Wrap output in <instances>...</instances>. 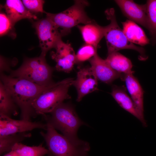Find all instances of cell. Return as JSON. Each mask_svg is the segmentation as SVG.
I'll use <instances>...</instances> for the list:
<instances>
[{"label":"cell","instance_id":"obj_16","mask_svg":"<svg viewBox=\"0 0 156 156\" xmlns=\"http://www.w3.org/2000/svg\"><path fill=\"white\" fill-rule=\"evenodd\" d=\"M121 23L123 31L130 42L141 46L150 43V40L144 31L136 23L129 20Z\"/></svg>","mask_w":156,"mask_h":156},{"label":"cell","instance_id":"obj_14","mask_svg":"<svg viewBox=\"0 0 156 156\" xmlns=\"http://www.w3.org/2000/svg\"><path fill=\"white\" fill-rule=\"evenodd\" d=\"M90 66L98 81L107 84L120 78L122 74L113 70L97 53L90 60Z\"/></svg>","mask_w":156,"mask_h":156},{"label":"cell","instance_id":"obj_20","mask_svg":"<svg viewBox=\"0 0 156 156\" xmlns=\"http://www.w3.org/2000/svg\"><path fill=\"white\" fill-rule=\"evenodd\" d=\"M19 107L2 82H0V116L11 117L18 113Z\"/></svg>","mask_w":156,"mask_h":156},{"label":"cell","instance_id":"obj_25","mask_svg":"<svg viewBox=\"0 0 156 156\" xmlns=\"http://www.w3.org/2000/svg\"><path fill=\"white\" fill-rule=\"evenodd\" d=\"M22 2L28 10L35 12H46L43 9L44 1L41 0H23Z\"/></svg>","mask_w":156,"mask_h":156},{"label":"cell","instance_id":"obj_8","mask_svg":"<svg viewBox=\"0 0 156 156\" xmlns=\"http://www.w3.org/2000/svg\"><path fill=\"white\" fill-rule=\"evenodd\" d=\"M34 26L39 39L41 55L45 56L49 50L54 47L62 36L55 24L47 17L36 22Z\"/></svg>","mask_w":156,"mask_h":156},{"label":"cell","instance_id":"obj_7","mask_svg":"<svg viewBox=\"0 0 156 156\" xmlns=\"http://www.w3.org/2000/svg\"><path fill=\"white\" fill-rule=\"evenodd\" d=\"M47 132H41L51 156H88L89 144L78 146L70 142L64 135L59 133L53 127L47 122Z\"/></svg>","mask_w":156,"mask_h":156},{"label":"cell","instance_id":"obj_4","mask_svg":"<svg viewBox=\"0 0 156 156\" xmlns=\"http://www.w3.org/2000/svg\"><path fill=\"white\" fill-rule=\"evenodd\" d=\"M74 80L72 78H68L55 82L39 95L32 104L35 116L50 113L64 100L70 98L68 91Z\"/></svg>","mask_w":156,"mask_h":156},{"label":"cell","instance_id":"obj_9","mask_svg":"<svg viewBox=\"0 0 156 156\" xmlns=\"http://www.w3.org/2000/svg\"><path fill=\"white\" fill-rule=\"evenodd\" d=\"M51 51V57L56 62L55 69L60 71L69 73L76 63V54L71 44L60 39Z\"/></svg>","mask_w":156,"mask_h":156},{"label":"cell","instance_id":"obj_3","mask_svg":"<svg viewBox=\"0 0 156 156\" xmlns=\"http://www.w3.org/2000/svg\"><path fill=\"white\" fill-rule=\"evenodd\" d=\"M45 56L25 59L21 65L12 70L9 75L13 77L25 79L43 86H50L55 82L52 80L54 69L47 63Z\"/></svg>","mask_w":156,"mask_h":156},{"label":"cell","instance_id":"obj_12","mask_svg":"<svg viewBox=\"0 0 156 156\" xmlns=\"http://www.w3.org/2000/svg\"><path fill=\"white\" fill-rule=\"evenodd\" d=\"M120 79L125 83L127 90L141 118V122L144 127H146L144 114V92L139 81L133 74H122Z\"/></svg>","mask_w":156,"mask_h":156},{"label":"cell","instance_id":"obj_11","mask_svg":"<svg viewBox=\"0 0 156 156\" xmlns=\"http://www.w3.org/2000/svg\"><path fill=\"white\" fill-rule=\"evenodd\" d=\"M73 85L77 93V100L80 101L86 95L98 90V80L90 67H79Z\"/></svg>","mask_w":156,"mask_h":156},{"label":"cell","instance_id":"obj_19","mask_svg":"<svg viewBox=\"0 0 156 156\" xmlns=\"http://www.w3.org/2000/svg\"><path fill=\"white\" fill-rule=\"evenodd\" d=\"M105 60L107 64L117 72L124 74H133L131 60L118 52L108 54Z\"/></svg>","mask_w":156,"mask_h":156},{"label":"cell","instance_id":"obj_10","mask_svg":"<svg viewBox=\"0 0 156 156\" xmlns=\"http://www.w3.org/2000/svg\"><path fill=\"white\" fill-rule=\"evenodd\" d=\"M47 124L23 119L16 120L0 116V136L27 132L36 129L46 130Z\"/></svg>","mask_w":156,"mask_h":156},{"label":"cell","instance_id":"obj_27","mask_svg":"<svg viewBox=\"0 0 156 156\" xmlns=\"http://www.w3.org/2000/svg\"><path fill=\"white\" fill-rule=\"evenodd\" d=\"M3 156H18L14 151H11Z\"/></svg>","mask_w":156,"mask_h":156},{"label":"cell","instance_id":"obj_15","mask_svg":"<svg viewBox=\"0 0 156 156\" xmlns=\"http://www.w3.org/2000/svg\"><path fill=\"white\" fill-rule=\"evenodd\" d=\"M7 15L14 25L24 18L36 19L37 17L27 9L19 0H7L4 5Z\"/></svg>","mask_w":156,"mask_h":156},{"label":"cell","instance_id":"obj_18","mask_svg":"<svg viewBox=\"0 0 156 156\" xmlns=\"http://www.w3.org/2000/svg\"><path fill=\"white\" fill-rule=\"evenodd\" d=\"M111 94L118 105L141 122V118L134 103L127 93L124 87L114 85L112 86Z\"/></svg>","mask_w":156,"mask_h":156},{"label":"cell","instance_id":"obj_26","mask_svg":"<svg viewBox=\"0 0 156 156\" xmlns=\"http://www.w3.org/2000/svg\"><path fill=\"white\" fill-rule=\"evenodd\" d=\"M14 25L7 15L3 13L0 14V34L1 36L7 34Z\"/></svg>","mask_w":156,"mask_h":156},{"label":"cell","instance_id":"obj_6","mask_svg":"<svg viewBox=\"0 0 156 156\" xmlns=\"http://www.w3.org/2000/svg\"><path fill=\"white\" fill-rule=\"evenodd\" d=\"M89 3L86 0H75L73 5L61 12H46L47 17L55 24L62 36L69 34L71 29L79 24H87L95 21L90 18L85 11Z\"/></svg>","mask_w":156,"mask_h":156},{"label":"cell","instance_id":"obj_1","mask_svg":"<svg viewBox=\"0 0 156 156\" xmlns=\"http://www.w3.org/2000/svg\"><path fill=\"white\" fill-rule=\"evenodd\" d=\"M1 81L11 95L21 110V119L30 120L35 117L32 104L41 93L50 88L53 84L43 86L27 79L13 77L4 73H0Z\"/></svg>","mask_w":156,"mask_h":156},{"label":"cell","instance_id":"obj_21","mask_svg":"<svg viewBox=\"0 0 156 156\" xmlns=\"http://www.w3.org/2000/svg\"><path fill=\"white\" fill-rule=\"evenodd\" d=\"M11 151L15 152L18 156H44L46 155L51 156L49 150L42 144L30 146L20 142L16 144Z\"/></svg>","mask_w":156,"mask_h":156},{"label":"cell","instance_id":"obj_17","mask_svg":"<svg viewBox=\"0 0 156 156\" xmlns=\"http://www.w3.org/2000/svg\"><path fill=\"white\" fill-rule=\"evenodd\" d=\"M77 27L79 30L86 44L93 46L97 49L99 43L104 37L102 26L95 22Z\"/></svg>","mask_w":156,"mask_h":156},{"label":"cell","instance_id":"obj_23","mask_svg":"<svg viewBox=\"0 0 156 156\" xmlns=\"http://www.w3.org/2000/svg\"><path fill=\"white\" fill-rule=\"evenodd\" d=\"M146 6L147 29L153 45L156 44V0H147Z\"/></svg>","mask_w":156,"mask_h":156},{"label":"cell","instance_id":"obj_13","mask_svg":"<svg viewBox=\"0 0 156 156\" xmlns=\"http://www.w3.org/2000/svg\"><path fill=\"white\" fill-rule=\"evenodd\" d=\"M129 20L147 28L146 4H139L131 0L114 1Z\"/></svg>","mask_w":156,"mask_h":156},{"label":"cell","instance_id":"obj_2","mask_svg":"<svg viewBox=\"0 0 156 156\" xmlns=\"http://www.w3.org/2000/svg\"><path fill=\"white\" fill-rule=\"evenodd\" d=\"M50 113V116L43 115L46 122L50 123L55 129L61 131L63 135L72 143L78 146L88 144L79 140L77 137L78 129L85 123L80 119L70 104L63 102Z\"/></svg>","mask_w":156,"mask_h":156},{"label":"cell","instance_id":"obj_22","mask_svg":"<svg viewBox=\"0 0 156 156\" xmlns=\"http://www.w3.org/2000/svg\"><path fill=\"white\" fill-rule=\"evenodd\" d=\"M30 133L27 132L17 133L5 136H0V154L12 150L16 143L31 137Z\"/></svg>","mask_w":156,"mask_h":156},{"label":"cell","instance_id":"obj_5","mask_svg":"<svg viewBox=\"0 0 156 156\" xmlns=\"http://www.w3.org/2000/svg\"><path fill=\"white\" fill-rule=\"evenodd\" d=\"M105 13L107 19L109 21V25L102 26L103 30L107 47V55L124 49L135 50L139 53L142 59L147 58L145 55L144 49L136 46L130 42L125 35L122 29L117 22L114 8L107 9Z\"/></svg>","mask_w":156,"mask_h":156},{"label":"cell","instance_id":"obj_24","mask_svg":"<svg viewBox=\"0 0 156 156\" xmlns=\"http://www.w3.org/2000/svg\"><path fill=\"white\" fill-rule=\"evenodd\" d=\"M97 49L92 46L86 44L80 49L76 54V63L90 60L97 53Z\"/></svg>","mask_w":156,"mask_h":156}]
</instances>
